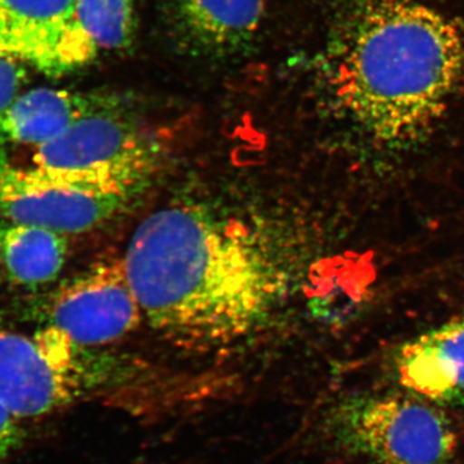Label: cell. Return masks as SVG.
I'll use <instances>...</instances> for the list:
<instances>
[{
    "instance_id": "8",
    "label": "cell",
    "mask_w": 464,
    "mask_h": 464,
    "mask_svg": "<svg viewBox=\"0 0 464 464\" xmlns=\"http://www.w3.org/2000/svg\"><path fill=\"white\" fill-rule=\"evenodd\" d=\"M142 310L123 261L99 262L54 295L51 325L76 344L97 346L127 335L141 322Z\"/></svg>"
},
{
    "instance_id": "5",
    "label": "cell",
    "mask_w": 464,
    "mask_h": 464,
    "mask_svg": "<svg viewBox=\"0 0 464 464\" xmlns=\"http://www.w3.org/2000/svg\"><path fill=\"white\" fill-rule=\"evenodd\" d=\"M76 346L54 325L34 337L0 331V402L25 420L74 401L83 391Z\"/></svg>"
},
{
    "instance_id": "7",
    "label": "cell",
    "mask_w": 464,
    "mask_h": 464,
    "mask_svg": "<svg viewBox=\"0 0 464 464\" xmlns=\"http://www.w3.org/2000/svg\"><path fill=\"white\" fill-rule=\"evenodd\" d=\"M158 143L118 100L75 121L53 141L36 148L34 166L48 169H125L151 174Z\"/></svg>"
},
{
    "instance_id": "11",
    "label": "cell",
    "mask_w": 464,
    "mask_h": 464,
    "mask_svg": "<svg viewBox=\"0 0 464 464\" xmlns=\"http://www.w3.org/2000/svg\"><path fill=\"white\" fill-rule=\"evenodd\" d=\"M108 94H84L56 88H36L18 94L0 111V145H32L53 141L75 121L114 102Z\"/></svg>"
},
{
    "instance_id": "16",
    "label": "cell",
    "mask_w": 464,
    "mask_h": 464,
    "mask_svg": "<svg viewBox=\"0 0 464 464\" xmlns=\"http://www.w3.org/2000/svg\"><path fill=\"white\" fill-rule=\"evenodd\" d=\"M0 258H2V256H0Z\"/></svg>"
},
{
    "instance_id": "9",
    "label": "cell",
    "mask_w": 464,
    "mask_h": 464,
    "mask_svg": "<svg viewBox=\"0 0 464 464\" xmlns=\"http://www.w3.org/2000/svg\"><path fill=\"white\" fill-rule=\"evenodd\" d=\"M168 25L186 51L228 57L255 41L265 16V0H166Z\"/></svg>"
},
{
    "instance_id": "6",
    "label": "cell",
    "mask_w": 464,
    "mask_h": 464,
    "mask_svg": "<svg viewBox=\"0 0 464 464\" xmlns=\"http://www.w3.org/2000/svg\"><path fill=\"white\" fill-rule=\"evenodd\" d=\"M97 52L75 0H0V57L61 78L88 65Z\"/></svg>"
},
{
    "instance_id": "3",
    "label": "cell",
    "mask_w": 464,
    "mask_h": 464,
    "mask_svg": "<svg viewBox=\"0 0 464 464\" xmlns=\"http://www.w3.org/2000/svg\"><path fill=\"white\" fill-rule=\"evenodd\" d=\"M149 176L125 169L20 168L0 154V218L81 234L118 215Z\"/></svg>"
},
{
    "instance_id": "12",
    "label": "cell",
    "mask_w": 464,
    "mask_h": 464,
    "mask_svg": "<svg viewBox=\"0 0 464 464\" xmlns=\"http://www.w3.org/2000/svg\"><path fill=\"white\" fill-rule=\"evenodd\" d=\"M66 255L63 234L0 218V256L17 283L36 285L51 282L63 270Z\"/></svg>"
},
{
    "instance_id": "10",
    "label": "cell",
    "mask_w": 464,
    "mask_h": 464,
    "mask_svg": "<svg viewBox=\"0 0 464 464\" xmlns=\"http://www.w3.org/2000/svg\"><path fill=\"white\" fill-rule=\"evenodd\" d=\"M395 371L400 384L420 399L464 408V314L402 344Z\"/></svg>"
},
{
    "instance_id": "14",
    "label": "cell",
    "mask_w": 464,
    "mask_h": 464,
    "mask_svg": "<svg viewBox=\"0 0 464 464\" xmlns=\"http://www.w3.org/2000/svg\"><path fill=\"white\" fill-rule=\"evenodd\" d=\"M26 79V66L0 57V111L16 99Z\"/></svg>"
},
{
    "instance_id": "2",
    "label": "cell",
    "mask_w": 464,
    "mask_h": 464,
    "mask_svg": "<svg viewBox=\"0 0 464 464\" xmlns=\"http://www.w3.org/2000/svg\"><path fill=\"white\" fill-rule=\"evenodd\" d=\"M463 79L462 27L423 0H362L329 61L333 99L383 145L422 139Z\"/></svg>"
},
{
    "instance_id": "1",
    "label": "cell",
    "mask_w": 464,
    "mask_h": 464,
    "mask_svg": "<svg viewBox=\"0 0 464 464\" xmlns=\"http://www.w3.org/2000/svg\"><path fill=\"white\" fill-rule=\"evenodd\" d=\"M142 315L177 346L221 347L267 319L283 279L246 228L197 207L161 208L123 258Z\"/></svg>"
},
{
    "instance_id": "4",
    "label": "cell",
    "mask_w": 464,
    "mask_h": 464,
    "mask_svg": "<svg viewBox=\"0 0 464 464\" xmlns=\"http://www.w3.org/2000/svg\"><path fill=\"white\" fill-rule=\"evenodd\" d=\"M333 447L374 464H453L457 433L447 415L426 400L356 395L324 420Z\"/></svg>"
},
{
    "instance_id": "15",
    "label": "cell",
    "mask_w": 464,
    "mask_h": 464,
    "mask_svg": "<svg viewBox=\"0 0 464 464\" xmlns=\"http://www.w3.org/2000/svg\"><path fill=\"white\" fill-rule=\"evenodd\" d=\"M23 420L14 417L11 411L0 402V463L11 456L12 451L20 445L23 438Z\"/></svg>"
},
{
    "instance_id": "13",
    "label": "cell",
    "mask_w": 464,
    "mask_h": 464,
    "mask_svg": "<svg viewBox=\"0 0 464 464\" xmlns=\"http://www.w3.org/2000/svg\"><path fill=\"white\" fill-rule=\"evenodd\" d=\"M76 16L100 50L121 51L133 42L134 0H75Z\"/></svg>"
}]
</instances>
